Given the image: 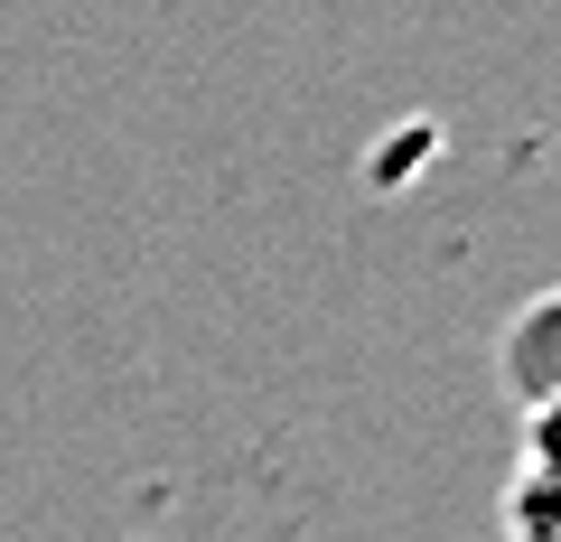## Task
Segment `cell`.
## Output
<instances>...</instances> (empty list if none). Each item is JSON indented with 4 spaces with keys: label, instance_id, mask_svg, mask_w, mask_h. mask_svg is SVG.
I'll return each instance as SVG.
<instances>
[{
    "label": "cell",
    "instance_id": "6da1fadb",
    "mask_svg": "<svg viewBox=\"0 0 561 542\" xmlns=\"http://www.w3.org/2000/svg\"><path fill=\"white\" fill-rule=\"evenodd\" d=\"M505 523H515V542H561V393H542L534 422H524V459H515Z\"/></svg>",
    "mask_w": 561,
    "mask_h": 542
}]
</instances>
